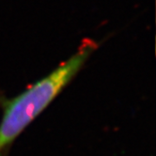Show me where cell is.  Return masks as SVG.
<instances>
[{
    "mask_svg": "<svg viewBox=\"0 0 156 156\" xmlns=\"http://www.w3.org/2000/svg\"><path fill=\"white\" fill-rule=\"evenodd\" d=\"M98 43L85 39L77 51L52 73L30 86L19 95L5 100L0 122V153L8 148L25 129L54 101L79 73Z\"/></svg>",
    "mask_w": 156,
    "mask_h": 156,
    "instance_id": "1",
    "label": "cell"
}]
</instances>
